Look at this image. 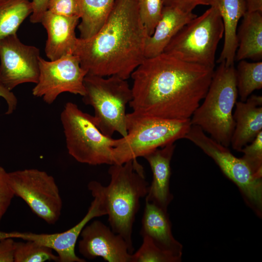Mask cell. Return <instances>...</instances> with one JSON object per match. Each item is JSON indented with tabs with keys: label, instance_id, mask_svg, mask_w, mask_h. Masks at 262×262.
I'll list each match as a JSON object with an SVG mask.
<instances>
[{
	"label": "cell",
	"instance_id": "obj_1",
	"mask_svg": "<svg viewBox=\"0 0 262 262\" xmlns=\"http://www.w3.org/2000/svg\"><path fill=\"white\" fill-rule=\"evenodd\" d=\"M214 68L164 52L145 58L132 73V112L173 120L190 119L208 90Z\"/></svg>",
	"mask_w": 262,
	"mask_h": 262
},
{
	"label": "cell",
	"instance_id": "obj_2",
	"mask_svg": "<svg viewBox=\"0 0 262 262\" xmlns=\"http://www.w3.org/2000/svg\"><path fill=\"white\" fill-rule=\"evenodd\" d=\"M147 36L137 0H115L98 32L88 39L78 38L73 54L87 74L127 80L145 59Z\"/></svg>",
	"mask_w": 262,
	"mask_h": 262
},
{
	"label": "cell",
	"instance_id": "obj_3",
	"mask_svg": "<svg viewBox=\"0 0 262 262\" xmlns=\"http://www.w3.org/2000/svg\"><path fill=\"white\" fill-rule=\"evenodd\" d=\"M110 181L107 186L92 180L87 185L100 196L111 229L127 242L131 253L134 251L132 234L140 200L147 195L149 183L142 166L137 160L123 164H113L108 169Z\"/></svg>",
	"mask_w": 262,
	"mask_h": 262
},
{
	"label": "cell",
	"instance_id": "obj_4",
	"mask_svg": "<svg viewBox=\"0 0 262 262\" xmlns=\"http://www.w3.org/2000/svg\"><path fill=\"white\" fill-rule=\"evenodd\" d=\"M213 74L202 103L190 118L192 125L200 128L211 137L228 147L235 128L233 117L238 91L235 68L219 63Z\"/></svg>",
	"mask_w": 262,
	"mask_h": 262
},
{
	"label": "cell",
	"instance_id": "obj_5",
	"mask_svg": "<svg viewBox=\"0 0 262 262\" xmlns=\"http://www.w3.org/2000/svg\"><path fill=\"white\" fill-rule=\"evenodd\" d=\"M190 119L167 120L127 114V135L117 139L113 151V164L144 157L147 153L185 138Z\"/></svg>",
	"mask_w": 262,
	"mask_h": 262
},
{
	"label": "cell",
	"instance_id": "obj_6",
	"mask_svg": "<svg viewBox=\"0 0 262 262\" xmlns=\"http://www.w3.org/2000/svg\"><path fill=\"white\" fill-rule=\"evenodd\" d=\"M82 101L94 110V121L105 135L112 137L115 132L127 135L126 106L132 99L131 88L127 81L116 76L106 78L87 74Z\"/></svg>",
	"mask_w": 262,
	"mask_h": 262
},
{
	"label": "cell",
	"instance_id": "obj_7",
	"mask_svg": "<svg viewBox=\"0 0 262 262\" xmlns=\"http://www.w3.org/2000/svg\"><path fill=\"white\" fill-rule=\"evenodd\" d=\"M60 119L67 151L77 161L91 165L113 164V151L117 139L104 135L95 124L93 115L68 102Z\"/></svg>",
	"mask_w": 262,
	"mask_h": 262
},
{
	"label": "cell",
	"instance_id": "obj_8",
	"mask_svg": "<svg viewBox=\"0 0 262 262\" xmlns=\"http://www.w3.org/2000/svg\"><path fill=\"white\" fill-rule=\"evenodd\" d=\"M223 35L222 18L216 7L212 5L184 25L164 52L186 62L214 68L216 51Z\"/></svg>",
	"mask_w": 262,
	"mask_h": 262
},
{
	"label": "cell",
	"instance_id": "obj_9",
	"mask_svg": "<svg viewBox=\"0 0 262 262\" xmlns=\"http://www.w3.org/2000/svg\"><path fill=\"white\" fill-rule=\"evenodd\" d=\"M186 139L200 148L217 164L224 175L238 187L247 205L262 217V179L256 178L243 159L211 137L199 127L191 125Z\"/></svg>",
	"mask_w": 262,
	"mask_h": 262
},
{
	"label": "cell",
	"instance_id": "obj_10",
	"mask_svg": "<svg viewBox=\"0 0 262 262\" xmlns=\"http://www.w3.org/2000/svg\"><path fill=\"white\" fill-rule=\"evenodd\" d=\"M15 195L38 217L50 225L61 214L62 199L54 178L46 171L30 168L8 172Z\"/></svg>",
	"mask_w": 262,
	"mask_h": 262
},
{
	"label": "cell",
	"instance_id": "obj_11",
	"mask_svg": "<svg viewBox=\"0 0 262 262\" xmlns=\"http://www.w3.org/2000/svg\"><path fill=\"white\" fill-rule=\"evenodd\" d=\"M39 75L32 90L33 96L42 98L52 104L59 95L68 92L83 96L84 79L86 71L81 66L78 57L69 54L55 60L39 59Z\"/></svg>",
	"mask_w": 262,
	"mask_h": 262
},
{
	"label": "cell",
	"instance_id": "obj_12",
	"mask_svg": "<svg viewBox=\"0 0 262 262\" xmlns=\"http://www.w3.org/2000/svg\"><path fill=\"white\" fill-rule=\"evenodd\" d=\"M39 49L22 43L16 34L0 40V82L10 90L25 83H36Z\"/></svg>",
	"mask_w": 262,
	"mask_h": 262
},
{
	"label": "cell",
	"instance_id": "obj_13",
	"mask_svg": "<svg viewBox=\"0 0 262 262\" xmlns=\"http://www.w3.org/2000/svg\"><path fill=\"white\" fill-rule=\"evenodd\" d=\"M88 190L94 199L85 215L71 228L63 232L51 234L13 231V238L34 241L51 248L57 253L59 262H85L84 259L78 257L75 254L78 239L83 228L90 221L107 214L100 196L93 189Z\"/></svg>",
	"mask_w": 262,
	"mask_h": 262
},
{
	"label": "cell",
	"instance_id": "obj_14",
	"mask_svg": "<svg viewBox=\"0 0 262 262\" xmlns=\"http://www.w3.org/2000/svg\"><path fill=\"white\" fill-rule=\"evenodd\" d=\"M80 236L78 250L85 258L101 257L108 262H131V254L124 239L99 220L86 225Z\"/></svg>",
	"mask_w": 262,
	"mask_h": 262
},
{
	"label": "cell",
	"instance_id": "obj_15",
	"mask_svg": "<svg viewBox=\"0 0 262 262\" xmlns=\"http://www.w3.org/2000/svg\"><path fill=\"white\" fill-rule=\"evenodd\" d=\"M80 17L54 14L47 11L41 22L46 30L47 39L45 51L49 60L73 54L78 38L75 29Z\"/></svg>",
	"mask_w": 262,
	"mask_h": 262
},
{
	"label": "cell",
	"instance_id": "obj_16",
	"mask_svg": "<svg viewBox=\"0 0 262 262\" xmlns=\"http://www.w3.org/2000/svg\"><path fill=\"white\" fill-rule=\"evenodd\" d=\"M175 148L174 143H170L143 157L149 164L153 175L146 200L165 211H167L173 199L170 190V163Z\"/></svg>",
	"mask_w": 262,
	"mask_h": 262
},
{
	"label": "cell",
	"instance_id": "obj_17",
	"mask_svg": "<svg viewBox=\"0 0 262 262\" xmlns=\"http://www.w3.org/2000/svg\"><path fill=\"white\" fill-rule=\"evenodd\" d=\"M235 106V125L230 145L240 152L262 131V97L251 95L245 101H237Z\"/></svg>",
	"mask_w": 262,
	"mask_h": 262
},
{
	"label": "cell",
	"instance_id": "obj_18",
	"mask_svg": "<svg viewBox=\"0 0 262 262\" xmlns=\"http://www.w3.org/2000/svg\"><path fill=\"white\" fill-rule=\"evenodd\" d=\"M167 213L155 204L146 200L140 232L160 248L181 258L182 246L174 237Z\"/></svg>",
	"mask_w": 262,
	"mask_h": 262
},
{
	"label": "cell",
	"instance_id": "obj_19",
	"mask_svg": "<svg viewBox=\"0 0 262 262\" xmlns=\"http://www.w3.org/2000/svg\"><path fill=\"white\" fill-rule=\"evenodd\" d=\"M196 16L193 12H184L173 7L164 6L161 17L153 34L147 38L145 58L153 57L163 53L178 32Z\"/></svg>",
	"mask_w": 262,
	"mask_h": 262
},
{
	"label": "cell",
	"instance_id": "obj_20",
	"mask_svg": "<svg viewBox=\"0 0 262 262\" xmlns=\"http://www.w3.org/2000/svg\"><path fill=\"white\" fill-rule=\"evenodd\" d=\"M212 5L218 9L224 26V45L216 62L219 64L224 62L228 66L233 65L237 48V26L246 12L245 0H214Z\"/></svg>",
	"mask_w": 262,
	"mask_h": 262
},
{
	"label": "cell",
	"instance_id": "obj_21",
	"mask_svg": "<svg viewBox=\"0 0 262 262\" xmlns=\"http://www.w3.org/2000/svg\"><path fill=\"white\" fill-rule=\"evenodd\" d=\"M237 30L235 61L262 59V13L246 12Z\"/></svg>",
	"mask_w": 262,
	"mask_h": 262
},
{
	"label": "cell",
	"instance_id": "obj_22",
	"mask_svg": "<svg viewBox=\"0 0 262 262\" xmlns=\"http://www.w3.org/2000/svg\"><path fill=\"white\" fill-rule=\"evenodd\" d=\"M81 22L78 25L80 38L88 39L103 25L115 0H78Z\"/></svg>",
	"mask_w": 262,
	"mask_h": 262
},
{
	"label": "cell",
	"instance_id": "obj_23",
	"mask_svg": "<svg viewBox=\"0 0 262 262\" xmlns=\"http://www.w3.org/2000/svg\"><path fill=\"white\" fill-rule=\"evenodd\" d=\"M29 0H0V40L16 34L23 21L32 13Z\"/></svg>",
	"mask_w": 262,
	"mask_h": 262
},
{
	"label": "cell",
	"instance_id": "obj_24",
	"mask_svg": "<svg viewBox=\"0 0 262 262\" xmlns=\"http://www.w3.org/2000/svg\"><path fill=\"white\" fill-rule=\"evenodd\" d=\"M235 78L240 101H245L254 91L262 88V62L239 61Z\"/></svg>",
	"mask_w": 262,
	"mask_h": 262
},
{
	"label": "cell",
	"instance_id": "obj_25",
	"mask_svg": "<svg viewBox=\"0 0 262 262\" xmlns=\"http://www.w3.org/2000/svg\"><path fill=\"white\" fill-rule=\"evenodd\" d=\"M15 243L14 262H58V255L53 249L33 240H24Z\"/></svg>",
	"mask_w": 262,
	"mask_h": 262
},
{
	"label": "cell",
	"instance_id": "obj_26",
	"mask_svg": "<svg viewBox=\"0 0 262 262\" xmlns=\"http://www.w3.org/2000/svg\"><path fill=\"white\" fill-rule=\"evenodd\" d=\"M142 244L131 256V262H179L181 258L157 246L147 236L142 237Z\"/></svg>",
	"mask_w": 262,
	"mask_h": 262
},
{
	"label": "cell",
	"instance_id": "obj_27",
	"mask_svg": "<svg viewBox=\"0 0 262 262\" xmlns=\"http://www.w3.org/2000/svg\"><path fill=\"white\" fill-rule=\"evenodd\" d=\"M139 14L148 36L151 35L160 20L163 0H137Z\"/></svg>",
	"mask_w": 262,
	"mask_h": 262
},
{
	"label": "cell",
	"instance_id": "obj_28",
	"mask_svg": "<svg viewBox=\"0 0 262 262\" xmlns=\"http://www.w3.org/2000/svg\"><path fill=\"white\" fill-rule=\"evenodd\" d=\"M240 152L241 158L249 168L254 176L262 179V131L249 144L243 147Z\"/></svg>",
	"mask_w": 262,
	"mask_h": 262
},
{
	"label": "cell",
	"instance_id": "obj_29",
	"mask_svg": "<svg viewBox=\"0 0 262 262\" xmlns=\"http://www.w3.org/2000/svg\"><path fill=\"white\" fill-rule=\"evenodd\" d=\"M15 196L9 182L8 172L0 166V223Z\"/></svg>",
	"mask_w": 262,
	"mask_h": 262
},
{
	"label": "cell",
	"instance_id": "obj_30",
	"mask_svg": "<svg viewBox=\"0 0 262 262\" xmlns=\"http://www.w3.org/2000/svg\"><path fill=\"white\" fill-rule=\"evenodd\" d=\"M48 11L60 15L78 16L80 18L78 0H50Z\"/></svg>",
	"mask_w": 262,
	"mask_h": 262
},
{
	"label": "cell",
	"instance_id": "obj_31",
	"mask_svg": "<svg viewBox=\"0 0 262 262\" xmlns=\"http://www.w3.org/2000/svg\"><path fill=\"white\" fill-rule=\"evenodd\" d=\"M214 0H163L164 6L176 8L184 12H191L197 6H212Z\"/></svg>",
	"mask_w": 262,
	"mask_h": 262
},
{
	"label": "cell",
	"instance_id": "obj_32",
	"mask_svg": "<svg viewBox=\"0 0 262 262\" xmlns=\"http://www.w3.org/2000/svg\"><path fill=\"white\" fill-rule=\"evenodd\" d=\"M15 243L12 238L0 241V262H14Z\"/></svg>",
	"mask_w": 262,
	"mask_h": 262
},
{
	"label": "cell",
	"instance_id": "obj_33",
	"mask_svg": "<svg viewBox=\"0 0 262 262\" xmlns=\"http://www.w3.org/2000/svg\"><path fill=\"white\" fill-rule=\"evenodd\" d=\"M50 0H32V13L30 21L33 23L41 22L45 13L48 10Z\"/></svg>",
	"mask_w": 262,
	"mask_h": 262
},
{
	"label": "cell",
	"instance_id": "obj_34",
	"mask_svg": "<svg viewBox=\"0 0 262 262\" xmlns=\"http://www.w3.org/2000/svg\"><path fill=\"white\" fill-rule=\"evenodd\" d=\"M0 97L6 101L7 110L6 115L12 114L16 109L17 105V99L14 94L0 82Z\"/></svg>",
	"mask_w": 262,
	"mask_h": 262
},
{
	"label": "cell",
	"instance_id": "obj_35",
	"mask_svg": "<svg viewBox=\"0 0 262 262\" xmlns=\"http://www.w3.org/2000/svg\"><path fill=\"white\" fill-rule=\"evenodd\" d=\"M246 11L259 12L262 13V0H245Z\"/></svg>",
	"mask_w": 262,
	"mask_h": 262
},
{
	"label": "cell",
	"instance_id": "obj_36",
	"mask_svg": "<svg viewBox=\"0 0 262 262\" xmlns=\"http://www.w3.org/2000/svg\"><path fill=\"white\" fill-rule=\"evenodd\" d=\"M11 238L10 232H4L0 231V241L3 239Z\"/></svg>",
	"mask_w": 262,
	"mask_h": 262
},
{
	"label": "cell",
	"instance_id": "obj_37",
	"mask_svg": "<svg viewBox=\"0 0 262 262\" xmlns=\"http://www.w3.org/2000/svg\"></svg>",
	"mask_w": 262,
	"mask_h": 262
}]
</instances>
